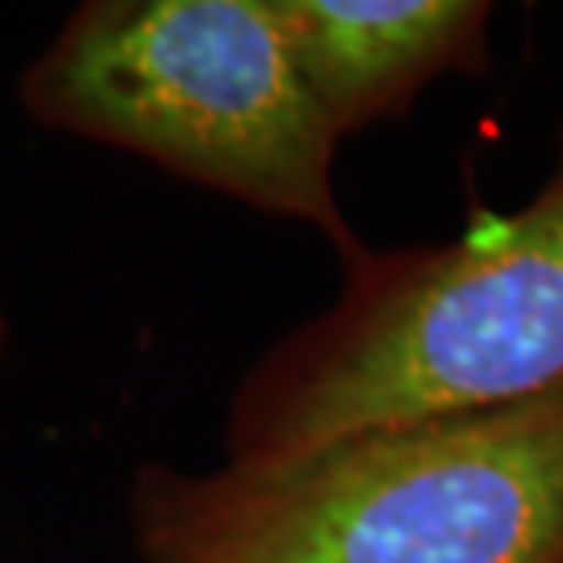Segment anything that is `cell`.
I'll use <instances>...</instances> for the list:
<instances>
[{"instance_id": "6da1fadb", "label": "cell", "mask_w": 563, "mask_h": 563, "mask_svg": "<svg viewBox=\"0 0 563 563\" xmlns=\"http://www.w3.org/2000/svg\"><path fill=\"white\" fill-rule=\"evenodd\" d=\"M143 563H563V385L209 472L143 465Z\"/></svg>"}, {"instance_id": "7a4b0ae2", "label": "cell", "mask_w": 563, "mask_h": 563, "mask_svg": "<svg viewBox=\"0 0 563 563\" xmlns=\"http://www.w3.org/2000/svg\"><path fill=\"white\" fill-rule=\"evenodd\" d=\"M563 385V157L531 206L443 250L363 253L341 300L231 399V461L509 407Z\"/></svg>"}, {"instance_id": "3957f363", "label": "cell", "mask_w": 563, "mask_h": 563, "mask_svg": "<svg viewBox=\"0 0 563 563\" xmlns=\"http://www.w3.org/2000/svg\"><path fill=\"white\" fill-rule=\"evenodd\" d=\"M41 129L118 146L366 253L333 190L336 132L292 66L267 0H92L26 66Z\"/></svg>"}, {"instance_id": "277c9868", "label": "cell", "mask_w": 563, "mask_h": 563, "mask_svg": "<svg viewBox=\"0 0 563 563\" xmlns=\"http://www.w3.org/2000/svg\"><path fill=\"white\" fill-rule=\"evenodd\" d=\"M286 52L336 140L407 107L483 48L490 4L468 0H267Z\"/></svg>"}, {"instance_id": "5b68a950", "label": "cell", "mask_w": 563, "mask_h": 563, "mask_svg": "<svg viewBox=\"0 0 563 563\" xmlns=\"http://www.w3.org/2000/svg\"><path fill=\"white\" fill-rule=\"evenodd\" d=\"M4 336H8V325H4V308H0V352H4Z\"/></svg>"}]
</instances>
